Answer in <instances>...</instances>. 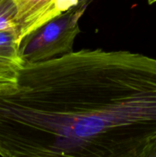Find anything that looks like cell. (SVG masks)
Here are the masks:
<instances>
[{"mask_svg": "<svg viewBox=\"0 0 156 157\" xmlns=\"http://www.w3.org/2000/svg\"><path fill=\"white\" fill-rule=\"evenodd\" d=\"M0 30L13 31L17 35L16 7L14 0H0Z\"/></svg>", "mask_w": 156, "mask_h": 157, "instance_id": "5b68a950", "label": "cell"}, {"mask_svg": "<svg viewBox=\"0 0 156 157\" xmlns=\"http://www.w3.org/2000/svg\"><path fill=\"white\" fill-rule=\"evenodd\" d=\"M156 2V0H148V3L149 5H152Z\"/></svg>", "mask_w": 156, "mask_h": 157, "instance_id": "52a82bcc", "label": "cell"}, {"mask_svg": "<svg viewBox=\"0 0 156 157\" xmlns=\"http://www.w3.org/2000/svg\"><path fill=\"white\" fill-rule=\"evenodd\" d=\"M87 6H73L24 37L19 45L24 64L48 61L73 52L75 38L80 32L79 21Z\"/></svg>", "mask_w": 156, "mask_h": 157, "instance_id": "7a4b0ae2", "label": "cell"}, {"mask_svg": "<svg viewBox=\"0 0 156 157\" xmlns=\"http://www.w3.org/2000/svg\"><path fill=\"white\" fill-rule=\"evenodd\" d=\"M0 155L156 157V59L81 49L0 84Z\"/></svg>", "mask_w": 156, "mask_h": 157, "instance_id": "6da1fadb", "label": "cell"}, {"mask_svg": "<svg viewBox=\"0 0 156 157\" xmlns=\"http://www.w3.org/2000/svg\"><path fill=\"white\" fill-rule=\"evenodd\" d=\"M92 0H80L79 3L77 5H87L88 6L89 3Z\"/></svg>", "mask_w": 156, "mask_h": 157, "instance_id": "8992f818", "label": "cell"}, {"mask_svg": "<svg viewBox=\"0 0 156 157\" xmlns=\"http://www.w3.org/2000/svg\"><path fill=\"white\" fill-rule=\"evenodd\" d=\"M14 2L19 44L24 37L67 10L64 0H14Z\"/></svg>", "mask_w": 156, "mask_h": 157, "instance_id": "3957f363", "label": "cell"}, {"mask_svg": "<svg viewBox=\"0 0 156 157\" xmlns=\"http://www.w3.org/2000/svg\"><path fill=\"white\" fill-rule=\"evenodd\" d=\"M13 31L0 30V84L15 83L24 62Z\"/></svg>", "mask_w": 156, "mask_h": 157, "instance_id": "277c9868", "label": "cell"}]
</instances>
